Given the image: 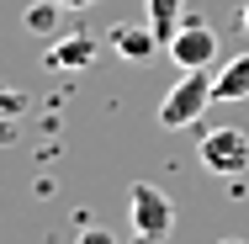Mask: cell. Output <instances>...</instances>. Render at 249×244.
Returning <instances> with one entry per match:
<instances>
[{"mask_svg":"<svg viewBox=\"0 0 249 244\" xmlns=\"http://www.w3.org/2000/svg\"><path fill=\"white\" fill-rule=\"evenodd\" d=\"M64 11H85V5H96V0H58Z\"/></svg>","mask_w":249,"mask_h":244,"instance_id":"cell-11","label":"cell"},{"mask_svg":"<svg viewBox=\"0 0 249 244\" xmlns=\"http://www.w3.org/2000/svg\"><path fill=\"white\" fill-rule=\"evenodd\" d=\"M74 244H117V234H111V228H80Z\"/></svg>","mask_w":249,"mask_h":244,"instance_id":"cell-10","label":"cell"},{"mask_svg":"<svg viewBox=\"0 0 249 244\" xmlns=\"http://www.w3.org/2000/svg\"><path fill=\"white\" fill-rule=\"evenodd\" d=\"M196 154H201V170H207V175L239 181L249 170V133L244 128H207Z\"/></svg>","mask_w":249,"mask_h":244,"instance_id":"cell-3","label":"cell"},{"mask_svg":"<svg viewBox=\"0 0 249 244\" xmlns=\"http://www.w3.org/2000/svg\"><path fill=\"white\" fill-rule=\"evenodd\" d=\"M170 58L180 64V69H212L217 64V32L207 27V21H180V32L164 43Z\"/></svg>","mask_w":249,"mask_h":244,"instance_id":"cell-4","label":"cell"},{"mask_svg":"<svg viewBox=\"0 0 249 244\" xmlns=\"http://www.w3.org/2000/svg\"><path fill=\"white\" fill-rule=\"evenodd\" d=\"M106 43L117 48V58H127V64H149L154 53L164 48V43L154 38V27H149V21H143V27H133V21H117Z\"/></svg>","mask_w":249,"mask_h":244,"instance_id":"cell-5","label":"cell"},{"mask_svg":"<svg viewBox=\"0 0 249 244\" xmlns=\"http://www.w3.org/2000/svg\"><path fill=\"white\" fill-rule=\"evenodd\" d=\"M212 101H249V53L228 58L212 75Z\"/></svg>","mask_w":249,"mask_h":244,"instance_id":"cell-7","label":"cell"},{"mask_svg":"<svg viewBox=\"0 0 249 244\" xmlns=\"http://www.w3.org/2000/svg\"><path fill=\"white\" fill-rule=\"evenodd\" d=\"M180 16H186V0H149V27L159 43H170L180 32Z\"/></svg>","mask_w":249,"mask_h":244,"instance_id":"cell-8","label":"cell"},{"mask_svg":"<svg viewBox=\"0 0 249 244\" xmlns=\"http://www.w3.org/2000/svg\"><path fill=\"white\" fill-rule=\"evenodd\" d=\"M223 244H244V239H223Z\"/></svg>","mask_w":249,"mask_h":244,"instance_id":"cell-13","label":"cell"},{"mask_svg":"<svg viewBox=\"0 0 249 244\" xmlns=\"http://www.w3.org/2000/svg\"><path fill=\"white\" fill-rule=\"evenodd\" d=\"M90 58H96V38H90V32H64V38H53L48 53H43L48 69H85Z\"/></svg>","mask_w":249,"mask_h":244,"instance_id":"cell-6","label":"cell"},{"mask_svg":"<svg viewBox=\"0 0 249 244\" xmlns=\"http://www.w3.org/2000/svg\"><path fill=\"white\" fill-rule=\"evenodd\" d=\"M127 218H133V244H159L170 239V228H175V202L159 191L154 181H133L127 186Z\"/></svg>","mask_w":249,"mask_h":244,"instance_id":"cell-2","label":"cell"},{"mask_svg":"<svg viewBox=\"0 0 249 244\" xmlns=\"http://www.w3.org/2000/svg\"><path fill=\"white\" fill-rule=\"evenodd\" d=\"M244 32H249V5H244Z\"/></svg>","mask_w":249,"mask_h":244,"instance_id":"cell-12","label":"cell"},{"mask_svg":"<svg viewBox=\"0 0 249 244\" xmlns=\"http://www.w3.org/2000/svg\"><path fill=\"white\" fill-rule=\"evenodd\" d=\"M58 11H64L58 0H32V5L21 11V21H27V32H37V38H43V32L58 27Z\"/></svg>","mask_w":249,"mask_h":244,"instance_id":"cell-9","label":"cell"},{"mask_svg":"<svg viewBox=\"0 0 249 244\" xmlns=\"http://www.w3.org/2000/svg\"><path fill=\"white\" fill-rule=\"evenodd\" d=\"M207 101H212V69H180V80L159 101V128H170V133L175 128H196Z\"/></svg>","mask_w":249,"mask_h":244,"instance_id":"cell-1","label":"cell"}]
</instances>
